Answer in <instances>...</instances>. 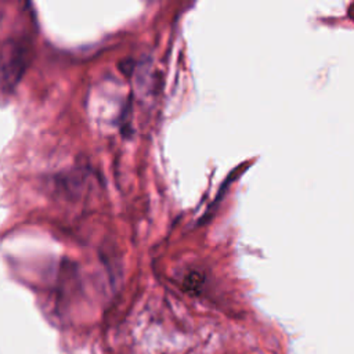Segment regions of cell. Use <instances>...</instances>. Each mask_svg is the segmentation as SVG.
<instances>
[{"label":"cell","instance_id":"obj_1","mask_svg":"<svg viewBox=\"0 0 354 354\" xmlns=\"http://www.w3.org/2000/svg\"><path fill=\"white\" fill-rule=\"evenodd\" d=\"M28 64V48L18 40H7L0 47V91H11Z\"/></svg>","mask_w":354,"mask_h":354}]
</instances>
